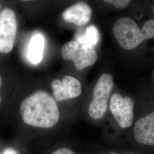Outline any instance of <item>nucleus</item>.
Returning <instances> with one entry per match:
<instances>
[{
  "instance_id": "f257e3e1",
  "label": "nucleus",
  "mask_w": 154,
  "mask_h": 154,
  "mask_svg": "<svg viewBox=\"0 0 154 154\" xmlns=\"http://www.w3.org/2000/svg\"><path fill=\"white\" fill-rule=\"evenodd\" d=\"M20 114L26 124L43 128L54 126L60 119L55 99L43 90L34 93L22 101Z\"/></svg>"
},
{
  "instance_id": "f03ea898",
  "label": "nucleus",
  "mask_w": 154,
  "mask_h": 154,
  "mask_svg": "<svg viewBox=\"0 0 154 154\" xmlns=\"http://www.w3.org/2000/svg\"><path fill=\"white\" fill-rule=\"evenodd\" d=\"M112 30L117 42L122 48L134 49L144 40L154 37V20L146 21L142 29H140L131 18L122 17L114 24Z\"/></svg>"
},
{
  "instance_id": "7ed1b4c3",
  "label": "nucleus",
  "mask_w": 154,
  "mask_h": 154,
  "mask_svg": "<svg viewBox=\"0 0 154 154\" xmlns=\"http://www.w3.org/2000/svg\"><path fill=\"white\" fill-rule=\"evenodd\" d=\"M113 86V78L111 75L103 74L100 77L94 88L93 99L88 107V114L93 119L98 120L105 116Z\"/></svg>"
},
{
  "instance_id": "20e7f679",
  "label": "nucleus",
  "mask_w": 154,
  "mask_h": 154,
  "mask_svg": "<svg viewBox=\"0 0 154 154\" xmlns=\"http://www.w3.org/2000/svg\"><path fill=\"white\" fill-rule=\"evenodd\" d=\"M61 54L64 60L72 61L78 70L93 65L97 60L95 46L91 45L81 44L75 41L64 45L61 50Z\"/></svg>"
},
{
  "instance_id": "39448f33",
  "label": "nucleus",
  "mask_w": 154,
  "mask_h": 154,
  "mask_svg": "<svg viewBox=\"0 0 154 154\" xmlns=\"http://www.w3.org/2000/svg\"><path fill=\"white\" fill-rule=\"evenodd\" d=\"M17 23L15 13L5 8L0 13V53L11 51L16 36Z\"/></svg>"
},
{
  "instance_id": "423d86ee",
  "label": "nucleus",
  "mask_w": 154,
  "mask_h": 154,
  "mask_svg": "<svg viewBox=\"0 0 154 154\" xmlns=\"http://www.w3.org/2000/svg\"><path fill=\"white\" fill-rule=\"evenodd\" d=\"M134 103L130 97L112 94L110 99V109L119 125L123 128L131 126L134 121Z\"/></svg>"
},
{
  "instance_id": "0eeeda50",
  "label": "nucleus",
  "mask_w": 154,
  "mask_h": 154,
  "mask_svg": "<svg viewBox=\"0 0 154 154\" xmlns=\"http://www.w3.org/2000/svg\"><path fill=\"white\" fill-rule=\"evenodd\" d=\"M51 86L54 99L58 102L77 98L82 93L79 80L70 75L63 77L62 82L59 79L53 80Z\"/></svg>"
},
{
  "instance_id": "6e6552de",
  "label": "nucleus",
  "mask_w": 154,
  "mask_h": 154,
  "mask_svg": "<svg viewBox=\"0 0 154 154\" xmlns=\"http://www.w3.org/2000/svg\"><path fill=\"white\" fill-rule=\"evenodd\" d=\"M134 136L137 142L144 145H154V112L136 122Z\"/></svg>"
},
{
  "instance_id": "1a4fd4ad",
  "label": "nucleus",
  "mask_w": 154,
  "mask_h": 154,
  "mask_svg": "<svg viewBox=\"0 0 154 154\" xmlns=\"http://www.w3.org/2000/svg\"><path fill=\"white\" fill-rule=\"evenodd\" d=\"M91 14L92 10L89 5L80 2L66 9L62 13V17L66 22L83 26L90 21Z\"/></svg>"
},
{
  "instance_id": "9d476101",
  "label": "nucleus",
  "mask_w": 154,
  "mask_h": 154,
  "mask_svg": "<svg viewBox=\"0 0 154 154\" xmlns=\"http://www.w3.org/2000/svg\"><path fill=\"white\" fill-rule=\"evenodd\" d=\"M44 46V37L41 34L34 35L28 49V58L33 64H37L42 60Z\"/></svg>"
},
{
  "instance_id": "9b49d317",
  "label": "nucleus",
  "mask_w": 154,
  "mask_h": 154,
  "mask_svg": "<svg viewBox=\"0 0 154 154\" xmlns=\"http://www.w3.org/2000/svg\"><path fill=\"white\" fill-rule=\"evenodd\" d=\"M99 31L94 25H90L85 32L79 30L75 35V41L81 44H88L95 46L99 42Z\"/></svg>"
},
{
  "instance_id": "f8f14e48",
  "label": "nucleus",
  "mask_w": 154,
  "mask_h": 154,
  "mask_svg": "<svg viewBox=\"0 0 154 154\" xmlns=\"http://www.w3.org/2000/svg\"><path fill=\"white\" fill-rule=\"evenodd\" d=\"M106 3L111 4L118 9H123L129 4L131 2L128 0H106L104 1Z\"/></svg>"
},
{
  "instance_id": "ddd939ff",
  "label": "nucleus",
  "mask_w": 154,
  "mask_h": 154,
  "mask_svg": "<svg viewBox=\"0 0 154 154\" xmlns=\"http://www.w3.org/2000/svg\"><path fill=\"white\" fill-rule=\"evenodd\" d=\"M52 154H76L70 149L67 148H62L58 149Z\"/></svg>"
},
{
  "instance_id": "4468645a",
  "label": "nucleus",
  "mask_w": 154,
  "mask_h": 154,
  "mask_svg": "<svg viewBox=\"0 0 154 154\" xmlns=\"http://www.w3.org/2000/svg\"><path fill=\"white\" fill-rule=\"evenodd\" d=\"M3 154H18L16 149L11 148H6L3 151Z\"/></svg>"
},
{
  "instance_id": "2eb2a0df",
  "label": "nucleus",
  "mask_w": 154,
  "mask_h": 154,
  "mask_svg": "<svg viewBox=\"0 0 154 154\" xmlns=\"http://www.w3.org/2000/svg\"><path fill=\"white\" fill-rule=\"evenodd\" d=\"M2 77L0 75V105H1V88L2 86Z\"/></svg>"
},
{
  "instance_id": "dca6fc26",
  "label": "nucleus",
  "mask_w": 154,
  "mask_h": 154,
  "mask_svg": "<svg viewBox=\"0 0 154 154\" xmlns=\"http://www.w3.org/2000/svg\"><path fill=\"white\" fill-rule=\"evenodd\" d=\"M109 154H117V153H116V152H111V153H109Z\"/></svg>"
},
{
  "instance_id": "f3484780",
  "label": "nucleus",
  "mask_w": 154,
  "mask_h": 154,
  "mask_svg": "<svg viewBox=\"0 0 154 154\" xmlns=\"http://www.w3.org/2000/svg\"><path fill=\"white\" fill-rule=\"evenodd\" d=\"M153 11H154V8H153Z\"/></svg>"
},
{
  "instance_id": "a211bd4d",
  "label": "nucleus",
  "mask_w": 154,
  "mask_h": 154,
  "mask_svg": "<svg viewBox=\"0 0 154 154\" xmlns=\"http://www.w3.org/2000/svg\"><path fill=\"white\" fill-rule=\"evenodd\" d=\"M0 8H1V5H0Z\"/></svg>"
}]
</instances>
